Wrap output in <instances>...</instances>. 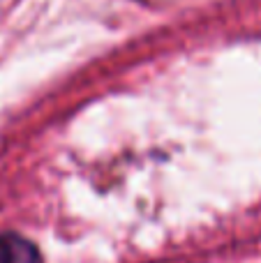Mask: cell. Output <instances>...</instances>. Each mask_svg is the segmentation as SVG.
Here are the masks:
<instances>
[{"instance_id": "6da1fadb", "label": "cell", "mask_w": 261, "mask_h": 263, "mask_svg": "<svg viewBox=\"0 0 261 263\" xmlns=\"http://www.w3.org/2000/svg\"><path fill=\"white\" fill-rule=\"evenodd\" d=\"M0 263H42V256L30 240L16 233H5L0 236Z\"/></svg>"}]
</instances>
